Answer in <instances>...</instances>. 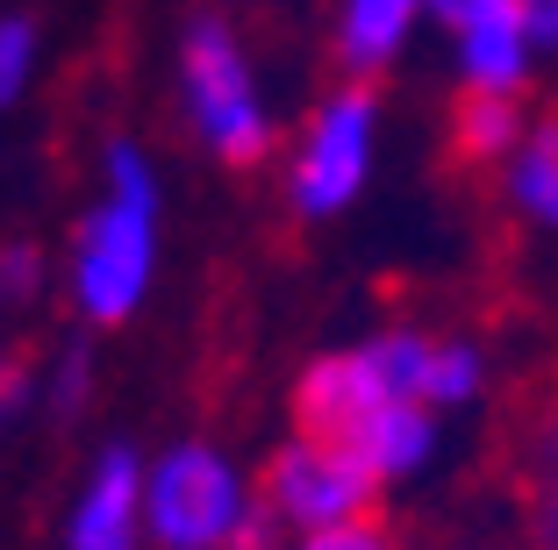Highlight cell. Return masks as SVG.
Returning <instances> with one entry per match:
<instances>
[{
    "label": "cell",
    "mask_w": 558,
    "mask_h": 550,
    "mask_svg": "<svg viewBox=\"0 0 558 550\" xmlns=\"http://www.w3.org/2000/svg\"><path fill=\"white\" fill-rule=\"evenodd\" d=\"M429 15L459 44L465 94H523L537 44H530L515 0H429Z\"/></svg>",
    "instance_id": "6"
},
{
    "label": "cell",
    "mask_w": 558,
    "mask_h": 550,
    "mask_svg": "<svg viewBox=\"0 0 558 550\" xmlns=\"http://www.w3.org/2000/svg\"><path fill=\"white\" fill-rule=\"evenodd\" d=\"M0 279H8V293H29L36 286V250H8V258H0Z\"/></svg>",
    "instance_id": "16"
},
{
    "label": "cell",
    "mask_w": 558,
    "mask_h": 550,
    "mask_svg": "<svg viewBox=\"0 0 558 550\" xmlns=\"http://www.w3.org/2000/svg\"><path fill=\"white\" fill-rule=\"evenodd\" d=\"M144 522L165 550H222L244 529V493H236V472L222 465L201 443L165 451L144 479Z\"/></svg>",
    "instance_id": "3"
},
{
    "label": "cell",
    "mask_w": 558,
    "mask_h": 550,
    "mask_svg": "<svg viewBox=\"0 0 558 550\" xmlns=\"http://www.w3.org/2000/svg\"><path fill=\"white\" fill-rule=\"evenodd\" d=\"M0 301H8V279H0Z\"/></svg>",
    "instance_id": "18"
},
{
    "label": "cell",
    "mask_w": 558,
    "mask_h": 550,
    "mask_svg": "<svg viewBox=\"0 0 558 550\" xmlns=\"http://www.w3.org/2000/svg\"><path fill=\"white\" fill-rule=\"evenodd\" d=\"M308 550H387V536L373 522H337V529H315Z\"/></svg>",
    "instance_id": "13"
},
{
    "label": "cell",
    "mask_w": 558,
    "mask_h": 550,
    "mask_svg": "<svg viewBox=\"0 0 558 550\" xmlns=\"http://www.w3.org/2000/svg\"><path fill=\"white\" fill-rule=\"evenodd\" d=\"M373 86H337L323 108L308 114V130H301V150H294V172H287V194H294L301 215H337L359 200L365 172H373Z\"/></svg>",
    "instance_id": "4"
},
{
    "label": "cell",
    "mask_w": 558,
    "mask_h": 550,
    "mask_svg": "<svg viewBox=\"0 0 558 550\" xmlns=\"http://www.w3.org/2000/svg\"><path fill=\"white\" fill-rule=\"evenodd\" d=\"M22 393H29V365L22 357H0V415H15Z\"/></svg>",
    "instance_id": "15"
},
{
    "label": "cell",
    "mask_w": 558,
    "mask_h": 550,
    "mask_svg": "<svg viewBox=\"0 0 558 550\" xmlns=\"http://www.w3.org/2000/svg\"><path fill=\"white\" fill-rule=\"evenodd\" d=\"M29 72H36V22L29 15H0V108L22 100Z\"/></svg>",
    "instance_id": "12"
},
{
    "label": "cell",
    "mask_w": 558,
    "mask_h": 550,
    "mask_svg": "<svg viewBox=\"0 0 558 550\" xmlns=\"http://www.w3.org/2000/svg\"><path fill=\"white\" fill-rule=\"evenodd\" d=\"M509 200L537 229H558V114H544V122L523 130V144L509 158Z\"/></svg>",
    "instance_id": "11"
},
{
    "label": "cell",
    "mask_w": 558,
    "mask_h": 550,
    "mask_svg": "<svg viewBox=\"0 0 558 550\" xmlns=\"http://www.w3.org/2000/svg\"><path fill=\"white\" fill-rule=\"evenodd\" d=\"M523 8V29L537 50H558V0H515Z\"/></svg>",
    "instance_id": "14"
},
{
    "label": "cell",
    "mask_w": 558,
    "mask_h": 550,
    "mask_svg": "<svg viewBox=\"0 0 558 550\" xmlns=\"http://www.w3.org/2000/svg\"><path fill=\"white\" fill-rule=\"evenodd\" d=\"M180 94H186V114H194L201 144L222 164H265V150H272V114H265L251 58H244V44H236V29L222 15H201L194 29L180 36Z\"/></svg>",
    "instance_id": "2"
},
{
    "label": "cell",
    "mask_w": 558,
    "mask_h": 550,
    "mask_svg": "<svg viewBox=\"0 0 558 550\" xmlns=\"http://www.w3.org/2000/svg\"><path fill=\"white\" fill-rule=\"evenodd\" d=\"M544 479H551V493H544V522H551V536H558V421H551V465H544Z\"/></svg>",
    "instance_id": "17"
},
{
    "label": "cell",
    "mask_w": 558,
    "mask_h": 550,
    "mask_svg": "<svg viewBox=\"0 0 558 550\" xmlns=\"http://www.w3.org/2000/svg\"><path fill=\"white\" fill-rule=\"evenodd\" d=\"M379 493V472L365 465L359 451H344V443H287V451L272 457V479H265V501L279 508L287 522H301V529H337V522H359L365 508H373Z\"/></svg>",
    "instance_id": "5"
},
{
    "label": "cell",
    "mask_w": 558,
    "mask_h": 550,
    "mask_svg": "<svg viewBox=\"0 0 558 550\" xmlns=\"http://www.w3.org/2000/svg\"><path fill=\"white\" fill-rule=\"evenodd\" d=\"M523 130L530 122L515 114V94H465L459 114H451V150L465 164H509Z\"/></svg>",
    "instance_id": "10"
},
{
    "label": "cell",
    "mask_w": 558,
    "mask_h": 550,
    "mask_svg": "<svg viewBox=\"0 0 558 550\" xmlns=\"http://www.w3.org/2000/svg\"><path fill=\"white\" fill-rule=\"evenodd\" d=\"M100 179H108V194L72 243V293L94 322H122V315H136L150 286V258H158V179L130 136L108 144Z\"/></svg>",
    "instance_id": "1"
},
{
    "label": "cell",
    "mask_w": 558,
    "mask_h": 550,
    "mask_svg": "<svg viewBox=\"0 0 558 550\" xmlns=\"http://www.w3.org/2000/svg\"><path fill=\"white\" fill-rule=\"evenodd\" d=\"M395 407V393L379 387V372L365 365V351H344V357H323L294 393V415H301V437L315 443H344V451L365 457V437L373 421Z\"/></svg>",
    "instance_id": "7"
},
{
    "label": "cell",
    "mask_w": 558,
    "mask_h": 550,
    "mask_svg": "<svg viewBox=\"0 0 558 550\" xmlns=\"http://www.w3.org/2000/svg\"><path fill=\"white\" fill-rule=\"evenodd\" d=\"M415 15H429V0H337V58H344V72L373 80L379 65H395Z\"/></svg>",
    "instance_id": "9"
},
{
    "label": "cell",
    "mask_w": 558,
    "mask_h": 550,
    "mask_svg": "<svg viewBox=\"0 0 558 550\" xmlns=\"http://www.w3.org/2000/svg\"><path fill=\"white\" fill-rule=\"evenodd\" d=\"M136 515H144V472L130 451H108L72 515V550H136Z\"/></svg>",
    "instance_id": "8"
}]
</instances>
